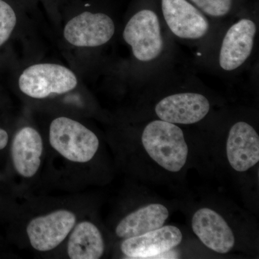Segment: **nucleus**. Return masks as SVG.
<instances>
[{
	"instance_id": "f257e3e1",
	"label": "nucleus",
	"mask_w": 259,
	"mask_h": 259,
	"mask_svg": "<svg viewBox=\"0 0 259 259\" xmlns=\"http://www.w3.org/2000/svg\"><path fill=\"white\" fill-rule=\"evenodd\" d=\"M141 140L150 158L167 171L178 172L185 166L188 146L176 124L153 120L145 127Z\"/></svg>"
},
{
	"instance_id": "f03ea898",
	"label": "nucleus",
	"mask_w": 259,
	"mask_h": 259,
	"mask_svg": "<svg viewBox=\"0 0 259 259\" xmlns=\"http://www.w3.org/2000/svg\"><path fill=\"white\" fill-rule=\"evenodd\" d=\"M49 141L63 157L76 163L91 161L100 146L98 138L93 131L66 117H57L52 121Z\"/></svg>"
},
{
	"instance_id": "7ed1b4c3",
	"label": "nucleus",
	"mask_w": 259,
	"mask_h": 259,
	"mask_svg": "<svg viewBox=\"0 0 259 259\" xmlns=\"http://www.w3.org/2000/svg\"><path fill=\"white\" fill-rule=\"evenodd\" d=\"M77 83L76 74L71 69L49 63L29 66L18 80L22 93L35 99L69 93L76 88Z\"/></svg>"
},
{
	"instance_id": "20e7f679",
	"label": "nucleus",
	"mask_w": 259,
	"mask_h": 259,
	"mask_svg": "<svg viewBox=\"0 0 259 259\" xmlns=\"http://www.w3.org/2000/svg\"><path fill=\"white\" fill-rule=\"evenodd\" d=\"M138 61L151 62L163 50V38L158 15L145 9L136 13L126 24L122 34Z\"/></svg>"
},
{
	"instance_id": "39448f33",
	"label": "nucleus",
	"mask_w": 259,
	"mask_h": 259,
	"mask_svg": "<svg viewBox=\"0 0 259 259\" xmlns=\"http://www.w3.org/2000/svg\"><path fill=\"white\" fill-rule=\"evenodd\" d=\"M115 32V23L108 15L83 12L68 22L64 29V35L74 47L94 48L110 41Z\"/></svg>"
},
{
	"instance_id": "423d86ee",
	"label": "nucleus",
	"mask_w": 259,
	"mask_h": 259,
	"mask_svg": "<svg viewBox=\"0 0 259 259\" xmlns=\"http://www.w3.org/2000/svg\"><path fill=\"white\" fill-rule=\"evenodd\" d=\"M76 215L66 209L33 218L27 226V235L34 249L49 251L66 239L76 224Z\"/></svg>"
},
{
	"instance_id": "0eeeda50",
	"label": "nucleus",
	"mask_w": 259,
	"mask_h": 259,
	"mask_svg": "<svg viewBox=\"0 0 259 259\" xmlns=\"http://www.w3.org/2000/svg\"><path fill=\"white\" fill-rule=\"evenodd\" d=\"M161 9L167 26L175 36L198 40L208 32V20L187 0H161Z\"/></svg>"
},
{
	"instance_id": "6e6552de",
	"label": "nucleus",
	"mask_w": 259,
	"mask_h": 259,
	"mask_svg": "<svg viewBox=\"0 0 259 259\" xmlns=\"http://www.w3.org/2000/svg\"><path fill=\"white\" fill-rule=\"evenodd\" d=\"M210 103L203 95L182 93L168 95L156 104L155 112L159 120L173 124L197 123L209 113Z\"/></svg>"
},
{
	"instance_id": "1a4fd4ad",
	"label": "nucleus",
	"mask_w": 259,
	"mask_h": 259,
	"mask_svg": "<svg viewBox=\"0 0 259 259\" xmlns=\"http://www.w3.org/2000/svg\"><path fill=\"white\" fill-rule=\"evenodd\" d=\"M256 32V25L250 19H241L230 27L220 49L221 69L235 71L244 64L251 55Z\"/></svg>"
},
{
	"instance_id": "9d476101",
	"label": "nucleus",
	"mask_w": 259,
	"mask_h": 259,
	"mask_svg": "<svg viewBox=\"0 0 259 259\" xmlns=\"http://www.w3.org/2000/svg\"><path fill=\"white\" fill-rule=\"evenodd\" d=\"M192 228L201 242L213 251L227 253L234 247V233L231 227L212 209L203 207L194 213Z\"/></svg>"
},
{
	"instance_id": "9b49d317",
	"label": "nucleus",
	"mask_w": 259,
	"mask_h": 259,
	"mask_svg": "<svg viewBox=\"0 0 259 259\" xmlns=\"http://www.w3.org/2000/svg\"><path fill=\"white\" fill-rule=\"evenodd\" d=\"M228 162L233 169L244 172L259 161V137L248 122L240 121L232 126L226 143Z\"/></svg>"
},
{
	"instance_id": "f8f14e48",
	"label": "nucleus",
	"mask_w": 259,
	"mask_h": 259,
	"mask_svg": "<svg viewBox=\"0 0 259 259\" xmlns=\"http://www.w3.org/2000/svg\"><path fill=\"white\" fill-rule=\"evenodd\" d=\"M182 232L176 226H162L145 234L125 238L121 245L122 253L130 258H153L174 249L182 241Z\"/></svg>"
},
{
	"instance_id": "ddd939ff",
	"label": "nucleus",
	"mask_w": 259,
	"mask_h": 259,
	"mask_svg": "<svg viewBox=\"0 0 259 259\" xmlns=\"http://www.w3.org/2000/svg\"><path fill=\"white\" fill-rule=\"evenodd\" d=\"M44 145L40 134L31 127H23L15 135L11 148L16 171L25 178L33 177L41 163Z\"/></svg>"
},
{
	"instance_id": "4468645a",
	"label": "nucleus",
	"mask_w": 259,
	"mask_h": 259,
	"mask_svg": "<svg viewBox=\"0 0 259 259\" xmlns=\"http://www.w3.org/2000/svg\"><path fill=\"white\" fill-rule=\"evenodd\" d=\"M169 216L168 209L161 204H150L130 213L116 227L119 238H129L161 228Z\"/></svg>"
},
{
	"instance_id": "2eb2a0df",
	"label": "nucleus",
	"mask_w": 259,
	"mask_h": 259,
	"mask_svg": "<svg viewBox=\"0 0 259 259\" xmlns=\"http://www.w3.org/2000/svg\"><path fill=\"white\" fill-rule=\"evenodd\" d=\"M71 259H98L105 251L101 232L93 223L83 221L73 230L67 246Z\"/></svg>"
},
{
	"instance_id": "dca6fc26",
	"label": "nucleus",
	"mask_w": 259,
	"mask_h": 259,
	"mask_svg": "<svg viewBox=\"0 0 259 259\" xmlns=\"http://www.w3.org/2000/svg\"><path fill=\"white\" fill-rule=\"evenodd\" d=\"M16 23L14 10L6 2L0 0V47L9 39Z\"/></svg>"
},
{
	"instance_id": "f3484780",
	"label": "nucleus",
	"mask_w": 259,
	"mask_h": 259,
	"mask_svg": "<svg viewBox=\"0 0 259 259\" xmlns=\"http://www.w3.org/2000/svg\"><path fill=\"white\" fill-rule=\"evenodd\" d=\"M202 13L214 18H221L231 11L233 0H191Z\"/></svg>"
},
{
	"instance_id": "a211bd4d",
	"label": "nucleus",
	"mask_w": 259,
	"mask_h": 259,
	"mask_svg": "<svg viewBox=\"0 0 259 259\" xmlns=\"http://www.w3.org/2000/svg\"><path fill=\"white\" fill-rule=\"evenodd\" d=\"M8 141H9V136L8 133L4 129L0 127V150L4 149L6 147Z\"/></svg>"
}]
</instances>
